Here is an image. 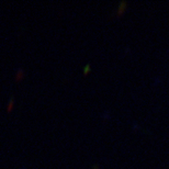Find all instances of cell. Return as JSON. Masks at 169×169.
Masks as SVG:
<instances>
[{"label": "cell", "mask_w": 169, "mask_h": 169, "mask_svg": "<svg viewBox=\"0 0 169 169\" xmlns=\"http://www.w3.org/2000/svg\"><path fill=\"white\" fill-rule=\"evenodd\" d=\"M126 6V3L125 2H123L121 6H120V8H119V13H118V15H120L121 13H123L124 12V7Z\"/></svg>", "instance_id": "obj_1"}, {"label": "cell", "mask_w": 169, "mask_h": 169, "mask_svg": "<svg viewBox=\"0 0 169 169\" xmlns=\"http://www.w3.org/2000/svg\"><path fill=\"white\" fill-rule=\"evenodd\" d=\"M88 73H89V66H87L86 68H85V74H86V75H87V74H88Z\"/></svg>", "instance_id": "obj_2"}]
</instances>
